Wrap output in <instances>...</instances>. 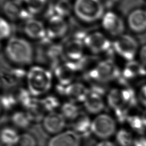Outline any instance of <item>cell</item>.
<instances>
[{
    "mask_svg": "<svg viewBox=\"0 0 146 146\" xmlns=\"http://www.w3.org/2000/svg\"><path fill=\"white\" fill-rule=\"evenodd\" d=\"M48 39H59L65 36L68 30V24L64 18L58 15L50 17L46 24Z\"/></svg>",
    "mask_w": 146,
    "mask_h": 146,
    "instance_id": "obj_12",
    "label": "cell"
},
{
    "mask_svg": "<svg viewBox=\"0 0 146 146\" xmlns=\"http://www.w3.org/2000/svg\"><path fill=\"white\" fill-rule=\"evenodd\" d=\"M23 5L31 14H38L45 9L46 0H24Z\"/></svg>",
    "mask_w": 146,
    "mask_h": 146,
    "instance_id": "obj_33",
    "label": "cell"
},
{
    "mask_svg": "<svg viewBox=\"0 0 146 146\" xmlns=\"http://www.w3.org/2000/svg\"><path fill=\"white\" fill-rule=\"evenodd\" d=\"M101 24L105 32L115 38L124 34L125 23L119 14L112 11H108L104 14Z\"/></svg>",
    "mask_w": 146,
    "mask_h": 146,
    "instance_id": "obj_10",
    "label": "cell"
},
{
    "mask_svg": "<svg viewBox=\"0 0 146 146\" xmlns=\"http://www.w3.org/2000/svg\"><path fill=\"white\" fill-rule=\"evenodd\" d=\"M18 104L15 94L4 92L1 95V106L2 112H6L13 110Z\"/></svg>",
    "mask_w": 146,
    "mask_h": 146,
    "instance_id": "obj_31",
    "label": "cell"
},
{
    "mask_svg": "<svg viewBox=\"0 0 146 146\" xmlns=\"http://www.w3.org/2000/svg\"><path fill=\"white\" fill-rule=\"evenodd\" d=\"M54 74L41 65L31 66L27 71L26 88L36 98L44 96L52 87Z\"/></svg>",
    "mask_w": 146,
    "mask_h": 146,
    "instance_id": "obj_2",
    "label": "cell"
},
{
    "mask_svg": "<svg viewBox=\"0 0 146 146\" xmlns=\"http://www.w3.org/2000/svg\"><path fill=\"white\" fill-rule=\"evenodd\" d=\"M127 24L133 33L146 31V9L137 8L132 10L128 15Z\"/></svg>",
    "mask_w": 146,
    "mask_h": 146,
    "instance_id": "obj_18",
    "label": "cell"
},
{
    "mask_svg": "<svg viewBox=\"0 0 146 146\" xmlns=\"http://www.w3.org/2000/svg\"><path fill=\"white\" fill-rule=\"evenodd\" d=\"M104 96L90 90L83 102L86 111L91 115H96L103 112L106 108V100Z\"/></svg>",
    "mask_w": 146,
    "mask_h": 146,
    "instance_id": "obj_16",
    "label": "cell"
},
{
    "mask_svg": "<svg viewBox=\"0 0 146 146\" xmlns=\"http://www.w3.org/2000/svg\"><path fill=\"white\" fill-rule=\"evenodd\" d=\"M23 31L25 35L31 39L42 42L49 40L47 37L46 25L39 20L31 18L25 22Z\"/></svg>",
    "mask_w": 146,
    "mask_h": 146,
    "instance_id": "obj_17",
    "label": "cell"
},
{
    "mask_svg": "<svg viewBox=\"0 0 146 146\" xmlns=\"http://www.w3.org/2000/svg\"><path fill=\"white\" fill-rule=\"evenodd\" d=\"M5 55L13 67H22L32 63L34 59V50L26 39L14 36L8 39L5 47Z\"/></svg>",
    "mask_w": 146,
    "mask_h": 146,
    "instance_id": "obj_1",
    "label": "cell"
},
{
    "mask_svg": "<svg viewBox=\"0 0 146 146\" xmlns=\"http://www.w3.org/2000/svg\"><path fill=\"white\" fill-rule=\"evenodd\" d=\"M117 131V121L108 113L103 112L92 120V135L100 140L110 139Z\"/></svg>",
    "mask_w": 146,
    "mask_h": 146,
    "instance_id": "obj_5",
    "label": "cell"
},
{
    "mask_svg": "<svg viewBox=\"0 0 146 146\" xmlns=\"http://www.w3.org/2000/svg\"><path fill=\"white\" fill-rule=\"evenodd\" d=\"M72 129L82 138H87L92 135V120L87 114L81 112L72 121Z\"/></svg>",
    "mask_w": 146,
    "mask_h": 146,
    "instance_id": "obj_21",
    "label": "cell"
},
{
    "mask_svg": "<svg viewBox=\"0 0 146 146\" xmlns=\"http://www.w3.org/2000/svg\"><path fill=\"white\" fill-rule=\"evenodd\" d=\"M2 10L8 19L13 21H26L31 18L29 11L24 5L16 0H6L2 5Z\"/></svg>",
    "mask_w": 146,
    "mask_h": 146,
    "instance_id": "obj_11",
    "label": "cell"
},
{
    "mask_svg": "<svg viewBox=\"0 0 146 146\" xmlns=\"http://www.w3.org/2000/svg\"><path fill=\"white\" fill-rule=\"evenodd\" d=\"M132 146H146V137L142 136L135 139Z\"/></svg>",
    "mask_w": 146,
    "mask_h": 146,
    "instance_id": "obj_41",
    "label": "cell"
},
{
    "mask_svg": "<svg viewBox=\"0 0 146 146\" xmlns=\"http://www.w3.org/2000/svg\"><path fill=\"white\" fill-rule=\"evenodd\" d=\"M82 137L72 129L51 136L46 142V146H82Z\"/></svg>",
    "mask_w": 146,
    "mask_h": 146,
    "instance_id": "obj_13",
    "label": "cell"
},
{
    "mask_svg": "<svg viewBox=\"0 0 146 146\" xmlns=\"http://www.w3.org/2000/svg\"><path fill=\"white\" fill-rule=\"evenodd\" d=\"M73 12L82 22L92 23L102 19L104 6L102 0H75Z\"/></svg>",
    "mask_w": 146,
    "mask_h": 146,
    "instance_id": "obj_4",
    "label": "cell"
},
{
    "mask_svg": "<svg viewBox=\"0 0 146 146\" xmlns=\"http://www.w3.org/2000/svg\"><path fill=\"white\" fill-rule=\"evenodd\" d=\"M127 123L133 131L142 133L146 129V126L143 121L141 116L137 115H129Z\"/></svg>",
    "mask_w": 146,
    "mask_h": 146,
    "instance_id": "obj_34",
    "label": "cell"
},
{
    "mask_svg": "<svg viewBox=\"0 0 146 146\" xmlns=\"http://www.w3.org/2000/svg\"><path fill=\"white\" fill-rule=\"evenodd\" d=\"M138 101L146 108V84L141 86L137 92Z\"/></svg>",
    "mask_w": 146,
    "mask_h": 146,
    "instance_id": "obj_38",
    "label": "cell"
},
{
    "mask_svg": "<svg viewBox=\"0 0 146 146\" xmlns=\"http://www.w3.org/2000/svg\"><path fill=\"white\" fill-rule=\"evenodd\" d=\"M88 92V87L84 83L80 82H74L69 85L66 86L64 97L67 98L70 101L76 103H83Z\"/></svg>",
    "mask_w": 146,
    "mask_h": 146,
    "instance_id": "obj_19",
    "label": "cell"
},
{
    "mask_svg": "<svg viewBox=\"0 0 146 146\" xmlns=\"http://www.w3.org/2000/svg\"><path fill=\"white\" fill-rule=\"evenodd\" d=\"M10 120L13 125L21 129H27L33 123L29 115L26 111H14L10 115Z\"/></svg>",
    "mask_w": 146,
    "mask_h": 146,
    "instance_id": "obj_23",
    "label": "cell"
},
{
    "mask_svg": "<svg viewBox=\"0 0 146 146\" xmlns=\"http://www.w3.org/2000/svg\"><path fill=\"white\" fill-rule=\"evenodd\" d=\"M63 48L65 60L78 62L85 56L84 41L79 38L73 37L65 43Z\"/></svg>",
    "mask_w": 146,
    "mask_h": 146,
    "instance_id": "obj_14",
    "label": "cell"
},
{
    "mask_svg": "<svg viewBox=\"0 0 146 146\" xmlns=\"http://www.w3.org/2000/svg\"><path fill=\"white\" fill-rule=\"evenodd\" d=\"M25 111L27 112L33 123H40L44 115L46 114L40 99L36 98L32 104Z\"/></svg>",
    "mask_w": 146,
    "mask_h": 146,
    "instance_id": "obj_25",
    "label": "cell"
},
{
    "mask_svg": "<svg viewBox=\"0 0 146 146\" xmlns=\"http://www.w3.org/2000/svg\"><path fill=\"white\" fill-rule=\"evenodd\" d=\"M115 142L118 146H132L135 138L127 129H119L115 135Z\"/></svg>",
    "mask_w": 146,
    "mask_h": 146,
    "instance_id": "obj_30",
    "label": "cell"
},
{
    "mask_svg": "<svg viewBox=\"0 0 146 146\" xmlns=\"http://www.w3.org/2000/svg\"><path fill=\"white\" fill-rule=\"evenodd\" d=\"M139 61L146 67V44L142 46L139 49L137 53Z\"/></svg>",
    "mask_w": 146,
    "mask_h": 146,
    "instance_id": "obj_39",
    "label": "cell"
},
{
    "mask_svg": "<svg viewBox=\"0 0 146 146\" xmlns=\"http://www.w3.org/2000/svg\"><path fill=\"white\" fill-rule=\"evenodd\" d=\"M104 6L107 7H111L116 4L119 0H102Z\"/></svg>",
    "mask_w": 146,
    "mask_h": 146,
    "instance_id": "obj_42",
    "label": "cell"
},
{
    "mask_svg": "<svg viewBox=\"0 0 146 146\" xmlns=\"http://www.w3.org/2000/svg\"><path fill=\"white\" fill-rule=\"evenodd\" d=\"M20 134L12 127L5 126L1 129V146H15Z\"/></svg>",
    "mask_w": 146,
    "mask_h": 146,
    "instance_id": "obj_24",
    "label": "cell"
},
{
    "mask_svg": "<svg viewBox=\"0 0 146 146\" xmlns=\"http://www.w3.org/2000/svg\"><path fill=\"white\" fill-rule=\"evenodd\" d=\"M105 100L107 105L112 111L126 107L123 100L121 88L117 87L110 88L107 91Z\"/></svg>",
    "mask_w": 146,
    "mask_h": 146,
    "instance_id": "obj_22",
    "label": "cell"
},
{
    "mask_svg": "<svg viewBox=\"0 0 146 146\" xmlns=\"http://www.w3.org/2000/svg\"><path fill=\"white\" fill-rule=\"evenodd\" d=\"M121 90L125 106L129 108L135 106L138 102L137 93L129 86L123 87Z\"/></svg>",
    "mask_w": 146,
    "mask_h": 146,
    "instance_id": "obj_32",
    "label": "cell"
},
{
    "mask_svg": "<svg viewBox=\"0 0 146 146\" xmlns=\"http://www.w3.org/2000/svg\"><path fill=\"white\" fill-rule=\"evenodd\" d=\"M39 141L36 136L31 132H24L20 134L15 146H38Z\"/></svg>",
    "mask_w": 146,
    "mask_h": 146,
    "instance_id": "obj_35",
    "label": "cell"
},
{
    "mask_svg": "<svg viewBox=\"0 0 146 146\" xmlns=\"http://www.w3.org/2000/svg\"><path fill=\"white\" fill-rule=\"evenodd\" d=\"M66 125V119L58 111L47 113L40 122L43 131L51 136L64 131Z\"/></svg>",
    "mask_w": 146,
    "mask_h": 146,
    "instance_id": "obj_9",
    "label": "cell"
},
{
    "mask_svg": "<svg viewBox=\"0 0 146 146\" xmlns=\"http://www.w3.org/2000/svg\"><path fill=\"white\" fill-rule=\"evenodd\" d=\"M15 95L18 104L25 110L29 107L36 98V97L33 96L26 87H18Z\"/></svg>",
    "mask_w": 146,
    "mask_h": 146,
    "instance_id": "obj_29",
    "label": "cell"
},
{
    "mask_svg": "<svg viewBox=\"0 0 146 146\" xmlns=\"http://www.w3.org/2000/svg\"><path fill=\"white\" fill-rule=\"evenodd\" d=\"M54 15L65 18L73 11V5L70 0H57L52 6Z\"/></svg>",
    "mask_w": 146,
    "mask_h": 146,
    "instance_id": "obj_28",
    "label": "cell"
},
{
    "mask_svg": "<svg viewBox=\"0 0 146 146\" xmlns=\"http://www.w3.org/2000/svg\"><path fill=\"white\" fill-rule=\"evenodd\" d=\"M80 71L78 62L68 60L62 62L53 68L54 76L57 83L68 86L74 82L78 72Z\"/></svg>",
    "mask_w": 146,
    "mask_h": 146,
    "instance_id": "obj_8",
    "label": "cell"
},
{
    "mask_svg": "<svg viewBox=\"0 0 146 146\" xmlns=\"http://www.w3.org/2000/svg\"><path fill=\"white\" fill-rule=\"evenodd\" d=\"M146 75V68L139 61H128L121 70V77L128 83L129 81Z\"/></svg>",
    "mask_w": 146,
    "mask_h": 146,
    "instance_id": "obj_20",
    "label": "cell"
},
{
    "mask_svg": "<svg viewBox=\"0 0 146 146\" xmlns=\"http://www.w3.org/2000/svg\"><path fill=\"white\" fill-rule=\"evenodd\" d=\"M40 100L46 113L57 111L62 105L59 98L52 94H47L40 99Z\"/></svg>",
    "mask_w": 146,
    "mask_h": 146,
    "instance_id": "obj_27",
    "label": "cell"
},
{
    "mask_svg": "<svg viewBox=\"0 0 146 146\" xmlns=\"http://www.w3.org/2000/svg\"><path fill=\"white\" fill-rule=\"evenodd\" d=\"M121 71L110 58L99 61L96 65L83 73V78L87 82L92 83L107 84L116 80L120 78Z\"/></svg>",
    "mask_w": 146,
    "mask_h": 146,
    "instance_id": "obj_3",
    "label": "cell"
},
{
    "mask_svg": "<svg viewBox=\"0 0 146 146\" xmlns=\"http://www.w3.org/2000/svg\"><path fill=\"white\" fill-rule=\"evenodd\" d=\"M85 47L95 55L111 54L112 51V42L103 33L95 31L86 35L84 39Z\"/></svg>",
    "mask_w": 146,
    "mask_h": 146,
    "instance_id": "obj_7",
    "label": "cell"
},
{
    "mask_svg": "<svg viewBox=\"0 0 146 146\" xmlns=\"http://www.w3.org/2000/svg\"><path fill=\"white\" fill-rule=\"evenodd\" d=\"M112 47L114 52L127 62L134 60L139 49L136 39L126 34L116 37L112 42Z\"/></svg>",
    "mask_w": 146,
    "mask_h": 146,
    "instance_id": "obj_6",
    "label": "cell"
},
{
    "mask_svg": "<svg viewBox=\"0 0 146 146\" xmlns=\"http://www.w3.org/2000/svg\"><path fill=\"white\" fill-rule=\"evenodd\" d=\"M94 146H118L115 141H113L110 139L99 140L95 143Z\"/></svg>",
    "mask_w": 146,
    "mask_h": 146,
    "instance_id": "obj_40",
    "label": "cell"
},
{
    "mask_svg": "<svg viewBox=\"0 0 146 146\" xmlns=\"http://www.w3.org/2000/svg\"><path fill=\"white\" fill-rule=\"evenodd\" d=\"M129 108L124 107L113 111V117L117 123H119L120 124L127 123L128 118L130 115L129 113Z\"/></svg>",
    "mask_w": 146,
    "mask_h": 146,
    "instance_id": "obj_36",
    "label": "cell"
},
{
    "mask_svg": "<svg viewBox=\"0 0 146 146\" xmlns=\"http://www.w3.org/2000/svg\"><path fill=\"white\" fill-rule=\"evenodd\" d=\"M59 112L66 119V120L72 121L81 113L79 107L76 103L68 100L62 104Z\"/></svg>",
    "mask_w": 146,
    "mask_h": 146,
    "instance_id": "obj_26",
    "label": "cell"
},
{
    "mask_svg": "<svg viewBox=\"0 0 146 146\" xmlns=\"http://www.w3.org/2000/svg\"><path fill=\"white\" fill-rule=\"evenodd\" d=\"M0 27L1 39L2 40L9 39L12 33V28L11 25L6 18L2 17L1 18Z\"/></svg>",
    "mask_w": 146,
    "mask_h": 146,
    "instance_id": "obj_37",
    "label": "cell"
},
{
    "mask_svg": "<svg viewBox=\"0 0 146 146\" xmlns=\"http://www.w3.org/2000/svg\"><path fill=\"white\" fill-rule=\"evenodd\" d=\"M27 71L22 67H12L10 69H2L1 83L5 88H14L26 79Z\"/></svg>",
    "mask_w": 146,
    "mask_h": 146,
    "instance_id": "obj_15",
    "label": "cell"
},
{
    "mask_svg": "<svg viewBox=\"0 0 146 146\" xmlns=\"http://www.w3.org/2000/svg\"><path fill=\"white\" fill-rule=\"evenodd\" d=\"M141 116L142 119L143 120V121H144V124H145V125L146 126V108L143 111V112L142 113V115Z\"/></svg>",
    "mask_w": 146,
    "mask_h": 146,
    "instance_id": "obj_43",
    "label": "cell"
}]
</instances>
